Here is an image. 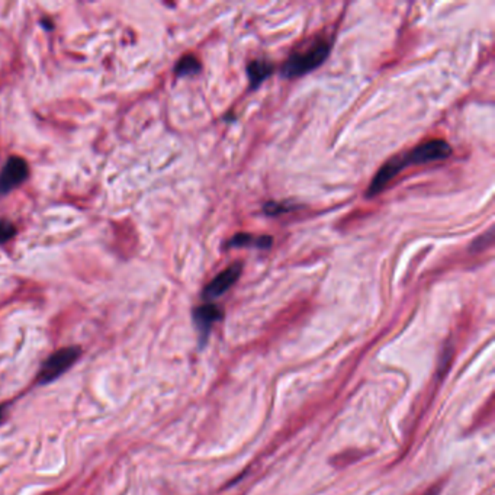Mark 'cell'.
<instances>
[{"instance_id":"cell-1","label":"cell","mask_w":495,"mask_h":495,"mask_svg":"<svg viewBox=\"0 0 495 495\" xmlns=\"http://www.w3.org/2000/svg\"><path fill=\"white\" fill-rule=\"evenodd\" d=\"M450 153H452V147L448 144L446 141L432 140V141L423 142V144L412 148L407 154L397 155V157L390 159L380 168V172H377L376 176L373 177L372 184L366 192V197L372 198V197H375V195L382 192L389 182L395 179L398 176V173L401 170H404V168H407L410 166H415V164H424V163H430V162L443 160V159L449 157Z\"/></svg>"},{"instance_id":"cell-2","label":"cell","mask_w":495,"mask_h":495,"mask_svg":"<svg viewBox=\"0 0 495 495\" xmlns=\"http://www.w3.org/2000/svg\"><path fill=\"white\" fill-rule=\"evenodd\" d=\"M330 53V44L322 40V38H317V40L311 41L308 47L295 51V53L286 60L282 67V74L288 79H294V77L302 76L311 70L317 69L320 64L327 58Z\"/></svg>"},{"instance_id":"cell-3","label":"cell","mask_w":495,"mask_h":495,"mask_svg":"<svg viewBox=\"0 0 495 495\" xmlns=\"http://www.w3.org/2000/svg\"><path fill=\"white\" fill-rule=\"evenodd\" d=\"M82 351L79 347H64L54 351L44 363L38 373V384L45 385L56 381L63 373H66L73 364L79 360Z\"/></svg>"},{"instance_id":"cell-4","label":"cell","mask_w":495,"mask_h":495,"mask_svg":"<svg viewBox=\"0 0 495 495\" xmlns=\"http://www.w3.org/2000/svg\"><path fill=\"white\" fill-rule=\"evenodd\" d=\"M30 167L22 157H9L0 172V195H6L28 179Z\"/></svg>"},{"instance_id":"cell-5","label":"cell","mask_w":495,"mask_h":495,"mask_svg":"<svg viewBox=\"0 0 495 495\" xmlns=\"http://www.w3.org/2000/svg\"><path fill=\"white\" fill-rule=\"evenodd\" d=\"M240 275H241L240 263H236V265L227 267L226 270L221 272L210 285L206 286L204 291V296L206 299H215L223 294H226L231 288V286L237 282Z\"/></svg>"},{"instance_id":"cell-6","label":"cell","mask_w":495,"mask_h":495,"mask_svg":"<svg viewBox=\"0 0 495 495\" xmlns=\"http://www.w3.org/2000/svg\"><path fill=\"white\" fill-rule=\"evenodd\" d=\"M221 317H223V312H221V309L214 304L202 305L195 309V312H193L195 324H197V327L201 331L202 337H205L208 334V331H210V329H211V325L215 321H218Z\"/></svg>"},{"instance_id":"cell-7","label":"cell","mask_w":495,"mask_h":495,"mask_svg":"<svg viewBox=\"0 0 495 495\" xmlns=\"http://www.w3.org/2000/svg\"><path fill=\"white\" fill-rule=\"evenodd\" d=\"M272 72H273V66L270 63L263 60L252 61L249 64V67H247V73H249V79H250V87L256 89L265 79H267Z\"/></svg>"},{"instance_id":"cell-8","label":"cell","mask_w":495,"mask_h":495,"mask_svg":"<svg viewBox=\"0 0 495 495\" xmlns=\"http://www.w3.org/2000/svg\"><path fill=\"white\" fill-rule=\"evenodd\" d=\"M270 244V237H253L250 234H237L228 241V247H258V249H267Z\"/></svg>"},{"instance_id":"cell-9","label":"cell","mask_w":495,"mask_h":495,"mask_svg":"<svg viewBox=\"0 0 495 495\" xmlns=\"http://www.w3.org/2000/svg\"><path fill=\"white\" fill-rule=\"evenodd\" d=\"M199 70H201V63L193 56H185L184 58H180L175 67V73L179 77L197 74L199 73Z\"/></svg>"},{"instance_id":"cell-10","label":"cell","mask_w":495,"mask_h":495,"mask_svg":"<svg viewBox=\"0 0 495 495\" xmlns=\"http://www.w3.org/2000/svg\"><path fill=\"white\" fill-rule=\"evenodd\" d=\"M16 227L10 223V221H0V244L9 241L12 237H15Z\"/></svg>"},{"instance_id":"cell-11","label":"cell","mask_w":495,"mask_h":495,"mask_svg":"<svg viewBox=\"0 0 495 495\" xmlns=\"http://www.w3.org/2000/svg\"><path fill=\"white\" fill-rule=\"evenodd\" d=\"M6 407L8 406H0V423H2L6 417Z\"/></svg>"}]
</instances>
